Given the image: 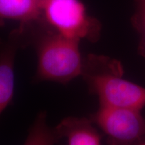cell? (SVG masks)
Wrapping results in <instances>:
<instances>
[{
  "label": "cell",
  "mask_w": 145,
  "mask_h": 145,
  "mask_svg": "<svg viewBox=\"0 0 145 145\" xmlns=\"http://www.w3.org/2000/svg\"><path fill=\"white\" fill-rule=\"evenodd\" d=\"M28 44H33L38 63L34 80L66 84L81 75L84 59L80 42L65 37L48 28L41 20L27 24Z\"/></svg>",
  "instance_id": "cell-1"
},
{
  "label": "cell",
  "mask_w": 145,
  "mask_h": 145,
  "mask_svg": "<svg viewBox=\"0 0 145 145\" xmlns=\"http://www.w3.org/2000/svg\"><path fill=\"white\" fill-rule=\"evenodd\" d=\"M117 60L90 54L84 59L81 76L91 93L97 96L99 106L136 109L145 106V89L123 77Z\"/></svg>",
  "instance_id": "cell-2"
},
{
  "label": "cell",
  "mask_w": 145,
  "mask_h": 145,
  "mask_svg": "<svg viewBox=\"0 0 145 145\" xmlns=\"http://www.w3.org/2000/svg\"><path fill=\"white\" fill-rule=\"evenodd\" d=\"M40 20L52 30L74 40L96 42L100 38L101 22L88 13L81 0H46L42 4Z\"/></svg>",
  "instance_id": "cell-3"
},
{
  "label": "cell",
  "mask_w": 145,
  "mask_h": 145,
  "mask_svg": "<svg viewBox=\"0 0 145 145\" xmlns=\"http://www.w3.org/2000/svg\"><path fill=\"white\" fill-rule=\"evenodd\" d=\"M140 111L99 106L90 119L107 136L109 145H135L145 140V118Z\"/></svg>",
  "instance_id": "cell-4"
},
{
  "label": "cell",
  "mask_w": 145,
  "mask_h": 145,
  "mask_svg": "<svg viewBox=\"0 0 145 145\" xmlns=\"http://www.w3.org/2000/svg\"><path fill=\"white\" fill-rule=\"evenodd\" d=\"M28 45L24 25L14 30L6 40L0 39V115L12 102L14 93V63L18 48Z\"/></svg>",
  "instance_id": "cell-5"
},
{
  "label": "cell",
  "mask_w": 145,
  "mask_h": 145,
  "mask_svg": "<svg viewBox=\"0 0 145 145\" xmlns=\"http://www.w3.org/2000/svg\"><path fill=\"white\" fill-rule=\"evenodd\" d=\"M91 119L67 117L55 126L62 138L68 145H101V135Z\"/></svg>",
  "instance_id": "cell-6"
},
{
  "label": "cell",
  "mask_w": 145,
  "mask_h": 145,
  "mask_svg": "<svg viewBox=\"0 0 145 145\" xmlns=\"http://www.w3.org/2000/svg\"><path fill=\"white\" fill-rule=\"evenodd\" d=\"M39 0H0V20H13L28 24L41 18Z\"/></svg>",
  "instance_id": "cell-7"
},
{
  "label": "cell",
  "mask_w": 145,
  "mask_h": 145,
  "mask_svg": "<svg viewBox=\"0 0 145 145\" xmlns=\"http://www.w3.org/2000/svg\"><path fill=\"white\" fill-rule=\"evenodd\" d=\"M46 112L36 116L24 145H55L62 139L56 128L47 124Z\"/></svg>",
  "instance_id": "cell-8"
},
{
  "label": "cell",
  "mask_w": 145,
  "mask_h": 145,
  "mask_svg": "<svg viewBox=\"0 0 145 145\" xmlns=\"http://www.w3.org/2000/svg\"><path fill=\"white\" fill-rule=\"evenodd\" d=\"M135 12L131 18V23L139 36L138 52L145 58V0H135Z\"/></svg>",
  "instance_id": "cell-9"
},
{
  "label": "cell",
  "mask_w": 145,
  "mask_h": 145,
  "mask_svg": "<svg viewBox=\"0 0 145 145\" xmlns=\"http://www.w3.org/2000/svg\"><path fill=\"white\" fill-rule=\"evenodd\" d=\"M135 145H145V140L139 142L138 143H137V144H135Z\"/></svg>",
  "instance_id": "cell-10"
},
{
  "label": "cell",
  "mask_w": 145,
  "mask_h": 145,
  "mask_svg": "<svg viewBox=\"0 0 145 145\" xmlns=\"http://www.w3.org/2000/svg\"><path fill=\"white\" fill-rule=\"evenodd\" d=\"M39 1H40V2H41V3H42H42H43V2H44V1H46V0H39Z\"/></svg>",
  "instance_id": "cell-11"
}]
</instances>
